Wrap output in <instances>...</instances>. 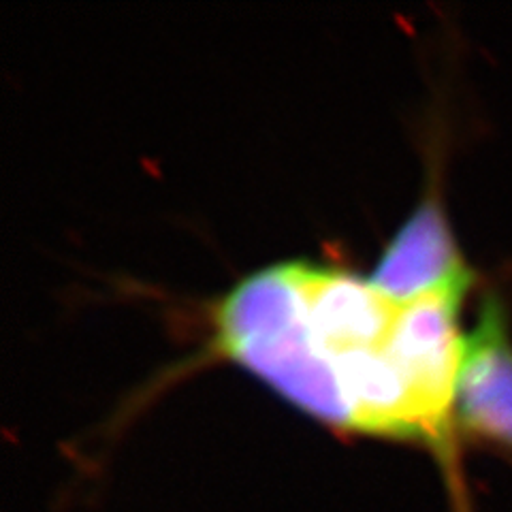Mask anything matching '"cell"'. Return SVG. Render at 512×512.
Wrapping results in <instances>:
<instances>
[{
    "label": "cell",
    "instance_id": "1",
    "mask_svg": "<svg viewBox=\"0 0 512 512\" xmlns=\"http://www.w3.org/2000/svg\"><path fill=\"white\" fill-rule=\"evenodd\" d=\"M466 297L395 299L350 271L284 261L218 299L212 348L320 423L429 446L457 487Z\"/></svg>",
    "mask_w": 512,
    "mask_h": 512
},
{
    "label": "cell",
    "instance_id": "2",
    "mask_svg": "<svg viewBox=\"0 0 512 512\" xmlns=\"http://www.w3.org/2000/svg\"><path fill=\"white\" fill-rule=\"evenodd\" d=\"M457 429L459 438L512 455V327L506 301L495 288L480 299L463 342Z\"/></svg>",
    "mask_w": 512,
    "mask_h": 512
},
{
    "label": "cell",
    "instance_id": "3",
    "mask_svg": "<svg viewBox=\"0 0 512 512\" xmlns=\"http://www.w3.org/2000/svg\"><path fill=\"white\" fill-rule=\"evenodd\" d=\"M367 278L395 299L440 291L470 293L476 286V271L463 256L436 180H431Z\"/></svg>",
    "mask_w": 512,
    "mask_h": 512
}]
</instances>
